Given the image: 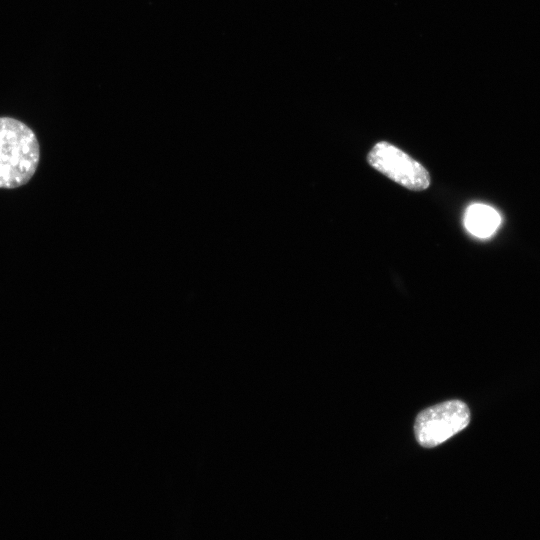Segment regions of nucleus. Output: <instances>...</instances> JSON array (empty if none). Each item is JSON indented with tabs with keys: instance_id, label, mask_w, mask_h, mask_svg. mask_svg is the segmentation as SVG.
<instances>
[{
	"instance_id": "f257e3e1",
	"label": "nucleus",
	"mask_w": 540,
	"mask_h": 540,
	"mask_svg": "<svg viewBox=\"0 0 540 540\" xmlns=\"http://www.w3.org/2000/svg\"><path fill=\"white\" fill-rule=\"evenodd\" d=\"M39 160L40 147L32 129L17 119L0 117V188L27 184Z\"/></svg>"
},
{
	"instance_id": "f03ea898",
	"label": "nucleus",
	"mask_w": 540,
	"mask_h": 540,
	"mask_svg": "<svg viewBox=\"0 0 540 540\" xmlns=\"http://www.w3.org/2000/svg\"><path fill=\"white\" fill-rule=\"evenodd\" d=\"M469 421L470 411L464 402L445 401L418 414L414 424L415 437L421 446L432 448L463 430Z\"/></svg>"
},
{
	"instance_id": "7ed1b4c3",
	"label": "nucleus",
	"mask_w": 540,
	"mask_h": 540,
	"mask_svg": "<svg viewBox=\"0 0 540 540\" xmlns=\"http://www.w3.org/2000/svg\"><path fill=\"white\" fill-rule=\"evenodd\" d=\"M369 164L407 189L421 191L430 184L427 170L415 159L388 142L377 143L368 154Z\"/></svg>"
},
{
	"instance_id": "20e7f679",
	"label": "nucleus",
	"mask_w": 540,
	"mask_h": 540,
	"mask_svg": "<svg viewBox=\"0 0 540 540\" xmlns=\"http://www.w3.org/2000/svg\"><path fill=\"white\" fill-rule=\"evenodd\" d=\"M501 216L493 207L475 203L470 205L464 216L466 229L478 238L490 237L499 227Z\"/></svg>"
}]
</instances>
